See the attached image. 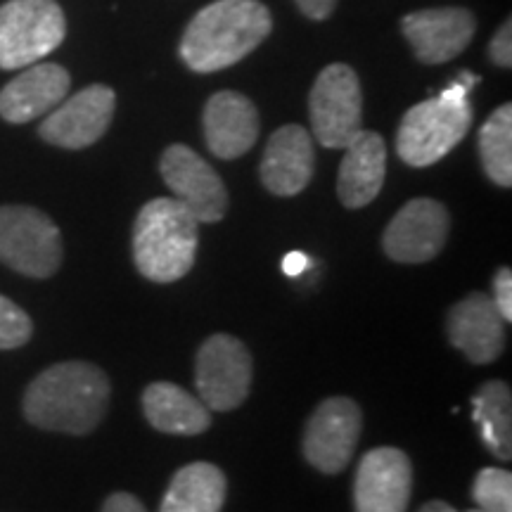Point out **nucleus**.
<instances>
[{"instance_id": "nucleus-1", "label": "nucleus", "mask_w": 512, "mask_h": 512, "mask_svg": "<svg viewBox=\"0 0 512 512\" xmlns=\"http://www.w3.org/2000/svg\"><path fill=\"white\" fill-rule=\"evenodd\" d=\"M110 403V380L86 361L55 363L24 394V415L48 432L88 434L100 425Z\"/></svg>"}, {"instance_id": "nucleus-2", "label": "nucleus", "mask_w": 512, "mask_h": 512, "mask_svg": "<svg viewBox=\"0 0 512 512\" xmlns=\"http://www.w3.org/2000/svg\"><path fill=\"white\" fill-rule=\"evenodd\" d=\"M271 29V10L259 0H214L185 29L181 57L197 74L219 72L245 60Z\"/></svg>"}, {"instance_id": "nucleus-3", "label": "nucleus", "mask_w": 512, "mask_h": 512, "mask_svg": "<svg viewBox=\"0 0 512 512\" xmlns=\"http://www.w3.org/2000/svg\"><path fill=\"white\" fill-rule=\"evenodd\" d=\"M200 221L176 197H157L138 211L133 256L152 283H176L195 264Z\"/></svg>"}, {"instance_id": "nucleus-4", "label": "nucleus", "mask_w": 512, "mask_h": 512, "mask_svg": "<svg viewBox=\"0 0 512 512\" xmlns=\"http://www.w3.org/2000/svg\"><path fill=\"white\" fill-rule=\"evenodd\" d=\"M479 76L463 72L437 98L411 107L396 133L399 157L411 166H430L444 159L456 147L472 124L470 91Z\"/></svg>"}, {"instance_id": "nucleus-5", "label": "nucleus", "mask_w": 512, "mask_h": 512, "mask_svg": "<svg viewBox=\"0 0 512 512\" xmlns=\"http://www.w3.org/2000/svg\"><path fill=\"white\" fill-rule=\"evenodd\" d=\"M67 34L55 0H8L0 5V69H24L53 53Z\"/></svg>"}, {"instance_id": "nucleus-6", "label": "nucleus", "mask_w": 512, "mask_h": 512, "mask_svg": "<svg viewBox=\"0 0 512 512\" xmlns=\"http://www.w3.org/2000/svg\"><path fill=\"white\" fill-rule=\"evenodd\" d=\"M62 235L34 207H0V261L29 278H50L62 266Z\"/></svg>"}, {"instance_id": "nucleus-7", "label": "nucleus", "mask_w": 512, "mask_h": 512, "mask_svg": "<svg viewBox=\"0 0 512 512\" xmlns=\"http://www.w3.org/2000/svg\"><path fill=\"white\" fill-rule=\"evenodd\" d=\"M311 126L318 143L330 150L347 147L363 131V93L349 64L325 67L311 88Z\"/></svg>"}, {"instance_id": "nucleus-8", "label": "nucleus", "mask_w": 512, "mask_h": 512, "mask_svg": "<svg viewBox=\"0 0 512 512\" xmlns=\"http://www.w3.org/2000/svg\"><path fill=\"white\" fill-rule=\"evenodd\" d=\"M252 354L238 337L214 335L197 351L195 387L209 411H233L252 389Z\"/></svg>"}, {"instance_id": "nucleus-9", "label": "nucleus", "mask_w": 512, "mask_h": 512, "mask_svg": "<svg viewBox=\"0 0 512 512\" xmlns=\"http://www.w3.org/2000/svg\"><path fill=\"white\" fill-rule=\"evenodd\" d=\"M363 415L351 399L335 396L313 411L304 432V456L323 475H337L349 465L361 437Z\"/></svg>"}, {"instance_id": "nucleus-10", "label": "nucleus", "mask_w": 512, "mask_h": 512, "mask_svg": "<svg viewBox=\"0 0 512 512\" xmlns=\"http://www.w3.org/2000/svg\"><path fill=\"white\" fill-rule=\"evenodd\" d=\"M164 183L200 223H216L228 211V190L221 176L188 145L166 147L159 162Z\"/></svg>"}, {"instance_id": "nucleus-11", "label": "nucleus", "mask_w": 512, "mask_h": 512, "mask_svg": "<svg viewBox=\"0 0 512 512\" xmlns=\"http://www.w3.org/2000/svg\"><path fill=\"white\" fill-rule=\"evenodd\" d=\"M114 110H117V95L112 88L93 83L69 100H62L48 114L38 133L50 145L64 147V150H83L105 136Z\"/></svg>"}, {"instance_id": "nucleus-12", "label": "nucleus", "mask_w": 512, "mask_h": 512, "mask_svg": "<svg viewBox=\"0 0 512 512\" xmlns=\"http://www.w3.org/2000/svg\"><path fill=\"white\" fill-rule=\"evenodd\" d=\"M448 226L451 219L444 204L430 197H418L403 204L384 230V252L399 264H425L444 249Z\"/></svg>"}, {"instance_id": "nucleus-13", "label": "nucleus", "mask_w": 512, "mask_h": 512, "mask_svg": "<svg viewBox=\"0 0 512 512\" xmlns=\"http://www.w3.org/2000/svg\"><path fill=\"white\" fill-rule=\"evenodd\" d=\"M411 484L413 467L406 453L392 446L373 448L356 472V512H406Z\"/></svg>"}, {"instance_id": "nucleus-14", "label": "nucleus", "mask_w": 512, "mask_h": 512, "mask_svg": "<svg viewBox=\"0 0 512 512\" xmlns=\"http://www.w3.org/2000/svg\"><path fill=\"white\" fill-rule=\"evenodd\" d=\"M401 29L420 62L441 64L470 46L477 19L465 8H430L403 17Z\"/></svg>"}, {"instance_id": "nucleus-15", "label": "nucleus", "mask_w": 512, "mask_h": 512, "mask_svg": "<svg viewBox=\"0 0 512 512\" xmlns=\"http://www.w3.org/2000/svg\"><path fill=\"white\" fill-rule=\"evenodd\" d=\"M448 339L477 366L496 361L505 344L503 316L494 299L484 292H472L448 313Z\"/></svg>"}, {"instance_id": "nucleus-16", "label": "nucleus", "mask_w": 512, "mask_h": 512, "mask_svg": "<svg viewBox=\"0 0 512 512\" xmlns=\"http://www.w3.org/2000/svg\"><path fill=\"white\" fill-rule=\"evenodd\" d=\"M202 124L211 155L219 159L242 157L259 138V112L254 102L235 91L211 95Z\"/></svg>"}, {"instance_id": "nucleus-17", "label": "nucleus", "mask_w": 512, "mask_h": 512, "mask_svg": "<svg viewBox=\"0 0 512 512\" xmlns=\"http://www.w3.org/2000/svg\"><path fill=\"white\" fill-rule=\"evenodd\" d=\"M69 86L72 79L60 64H31L0 91V117L10 124H27L50 114L67 98Z\"/></svg>"}, {"instance_id": "nucleus-18", "label": "nucleus", "mask_w": 512, "mask_h": 512, "mask_svg": "<svg viewBox=\"0 0 512 512\" xmlns=\"http://www.w3.org/2000/svg\"><path fill=\"white\" fill-rule=\"evenodd\" d=\"M313 164L316 155L311 133L297 124L283 126L273 133L264 150L261 183L273 195L294 197L311 183Z\"/></svg>"}, {"instance_id": "nucleus-19", "label": "nucleus", "mask_w": 512, "mask_h": 512, "mask_svg": "<svg viewBox=\"0 0 512 512\" xmlns=\"http://www.w3.org/2000/svg\"><path fill=\"white\" fill-rule=\"evenodd\" d=\"M344 150L337 195L344 207L361 209L380 195L387 176V145L380 133L361 131Z\"/></svg>"}, {"instance_id": "nucleus-20", "label": "nucleus", "mask_w": 512, "mask_h": 512, "mask_svg": "<svg viewBox=\"0 0 512 512\" xmlns=\"http://www.w3.org/2000/svg\"><path fill=\"white\" fill-rule=\"evenodd\" d=\"M145 418L164 434L195 437L209 430L211 413L200 399L171 382H152L143 392Z\"/></svg>"}, {"instance_id": "nucleus-21", "label": "nucleus", "mask_w": 512, "mask_h": 512, "mask_svg": "<svg viewBox=\"0 0 512 512\" xmlns=\"http://www.w3.org/2000/svg\"><path fill=\"white\" fill-rule=\"evenodd\" d=\"M223 501L226 475L211 463H190L171 479L159 512H221Z\"/></svg>"}, {"instance_id": "nucleus-22", "label": "nucleus", "mask_w": 512, "mask_h": 512, "mask_svg": "<svg viewBox=\"0 0 512 512\" xmlns=\"http://www.w3.org/2000/svg\"><path fill=\"white\" fill-rule=\"evenodd\" d=\"M475 422L479 425L482 441L498 460L512 456V394L501 380H491L479 387L472 399Z\"/></svg>"}, {"instance_id": "nucleus-23", "label": "nucleus", "mask_w": 512, "mask_h": 512, "mask_svg": "<svg viewBox=\"0 0 512 512\" xmlns=\"http://www.w3.org/2000/svg\"><path fill=\"white\" fill-rule=\"evenodd\" d=\"M479 157L486 176L501 188L512 185V105H503L479 131Z\"/></svg>"}, {"instance_id": "nucleus-24", "label": "nucleus", "mask_w": 512, "mask_h": 512, "mask_svg": "<svg viewBox=\"0 0 512 512\" xmlns=\"http://www.w3.org/2000/svg\"><path fill=\"white\" fill-rule=\"evenodd\" d=\"M472 498L484 512H512V475L503 467H484L472 484Z\"/></svg>"}, {"instance_id": "nucleus-25", "label": "nucleus", "mask_w": 512, "mask_h": 512, "mask_svg": "<svg viewBox=\"0 0 512 512\" xmlns=\"http://www.w3.org/2000/svg\"><path fill=\"white\" fill-rule=\"evenodd\" d=\"M34 323L27 311L0 294V349H17L31 339Z\"/></svg>"}, {"instance_id": "nucleus-26", "label": "nucleus", "mask_w": 512, "mask_h": 512, "mask_svg": "<svg viewBox=\"0 0 512 512\" xmlns=\"http://www.w3.org/2000/svg\"><path fill=\"white\" fill-rule=\"evenodd\" d=\"M489 55L494 60L496 67H512V22L505 19V22L498 27V31L491 38L489 43Z\"/></svg>"}, {"instance_id": "nucleus-27", "label": "nucleus", "mask_w": 512, "mask_h": 512, "mask_svg": "<svg viewBox=\"0 0 512 512\" xmlns=\"http://www.w3.org/2000/svg\"><path fill=\"white\" fill-rule=\"evenodd\" d=\"M494 304L505 323L512 320V273L510 268H498L494 278Z\"/></svg>"}, {"instance_id": "nucleus-28", "label": "nucleus", "mask_w": 512, "mask_h": 512, "mask_svg": "<svg viewBox=\"0 0 512 512\" xmlns=\"http://www.w3.org/2000/svg\"><path fill=\"white\" fill-rule=\"evenodd\" d=\"M102 512H147V510L136 496L119 491V494H112L107 498L105 505H102Z\"/></svg>"}, {"instance_id": "nucleus-29", "label": "nucleus", "mask_w": 512, "mask_h": 512, "mask_svg": "<svg viewBox=\"0 0 512 512\" xmlns=\"http://www.w3.org/2000/svg\"><path fill=\"white\" fill-rule=\"evenodd\" d=\"M297 5L306 17L313 19V22H323V19H328L332 15L337 0H297Z\"/></svg>"}, {"instance_id": "nucleus-30", "label": "nucleus", "mask_w": 512, "mask_h": 512, "mask_svg": "<svg viewBox=\"0 0 512 512\" xmlns=\"http://www.w3.org/2000/svg\"><path fill=\"white\" fill-rule=\"evenodd\" d=\"M309 266H311V259L304 252H290L283 259V271L285 275H290V278H297V275L306 273L309 271Z\"/></svg>"}, {"instance_id": "nucleus-31", "label": "nucleus", "mask_w": 512, "mask_h": 512, "mask_svg": "<svg viewBox=\"0 0 512 512\" xmlns=\"http://www.w3.org/2000/svg\"><path fill=\"white\" fill-rule=\"evenodd\" d=\"M420 512H458V510L451 508V505L444 503V501H430V503L422 505Z\"/></svg>"}, {"instance_id": "nucleus-32", "label": "nucleus", "mask_w": 512, "mask_h": 512, "mask_svg": "<svg viewBox=\"0 0 512 512\" xmlns=\"http://www.w3.org/2000/svg\"><path fill=\"white\" fill-rule=\"evenodd\" d=\"M467 512H484V510H479V508H475V510H467Z\"/></svg>"}]
</instances>
